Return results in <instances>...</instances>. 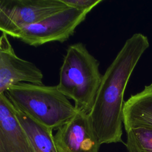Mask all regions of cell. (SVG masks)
<instances>
[{
	"mask_svg": "<svg viewBox=\"0 0 152 152\" xmlns=\"http://www.w3.org/2000/svg\"><path fill=\"white\" fill-rule=\"evenodd\" d=\"M150 46L147 37L134 33L124 43L103 75L93 107L88 113L100 144L124 142V96L129 78Z\"/></svg>",
	"mask_w": 152,
	"mask_h": 152,
	"instance_id": "cell-1",
	"label": "cell"
},
{
	"mask_svg": "<svg viewBox=\"0 0 152 152\" xmlns=\"http://www.w3.org/2000/svg\"><path fill=\"white\" fill-rule=\"evenodd\" d=\"M99 64L83 43L68 47L60 68L57 87L74 101L78 111L89 113L93 107L103 77Z\"/></svg>",
	"mask_w": 152,
	"mask_h": 152,
	"instance_id": "cell-2",
	"label": "cell"
},
{
	"mask_svg": "<svg viewBox=\"0 0 152 152\" xmlns=\"http://www.w3.org/2000/svg\"><path fill=\"white\" fill-rule=\"evenodd\" d=\"M5 93L14 105L52 131L57 130L77 112L57 86L20 83Z\"/></svg>",
	"mask_w": 152,
	"mask_h": 152,
	"instance_id": "cell-3",
	"label": "cell"
},
{
	"mask_svg": "<svg viewBox=\"0 0 152 152\" xmlns=\"http://www.w3.org/2000/svg\"><path fill=\"white\" fill-rule=\"evenodd\" d=\"M90 11L68 8L8 36L34 47L52 42L63 43L74 34L76 28L85 20Z\"/></svg>",
	"mask_w": 152,
	"mask_h": 152,
	"instance_id": "cell-4",
	"label": "cell"
},
{
	"mask_svg": "<svg viewBox=\"0 0 152 152\" xmlns=\"http://www.w3.org/2000/svg\"><path fill=\"white\" fill-rule=\"evenodd\" d=\"M68 8L61 0H0V30L8 35Z\"/></svg>",
	"mask_w": 152,
	"mask_h": 152,
	"instance_id": "cell-5",
	"label": "cell"
},
{
	"mask_svg": "<svg viewBox=\"0 0 152 152\" xmlns=\"http://www.w3.org/2000/svg\"><path fill=\"white\" fill-rule=\"evenodd\" d=\"M54 141L58 152H99L101 145L88 113L78 110L57 129Z\"/></svg>",
	"mask_w": 152,
	"mask_h": 152,
	"instance_id": "cell-6",
	"label": "cell"
},
{
	"mask_svg": "<svg viewBox=\"0 0 152 152\" xmlns=\"http://www.w3.org/2000/svg\"><path fill=\"white\" fill-rule=\"evenodd\" d=\"M2 33V32H1ZM43 74L37 66L19 58L10 43L8 35L0 37V94L20 83L43 84Z\"/></svg>",
	"mask_w": 152,
	"mask_h": 152,
	"instance_id": "cell-7",
	"label": "cell"
},
{
	"mask_svg": "<svg viewBox=\"0 0 152 152\" xmlns=\"http://www.w3.org/2000/svg\"><path fill=\"white\" fill-rule=\"evenodd\" d=\"M0 152H36L5 93L0 94Z\"/></svg>",
	"mask_w": 152,
	"mask_h": 152,
	"instance_id": "cell-8",
	"label": "cell"
},
{
	"mask_svg": "<svg viewBox=\"0 0 152 152\" xmlns=\"http://www.w3.org/2000/svg\"><path fill=\"white\" fill-rule=\"evenodd\" d=\"M123 124L126 132L136 128L152 129V83L125 102Z\"/></svg>",
	"mask_w": 152,
	"mask_h": 152,
	"instance_id": "cell-9",
	"label": "cell"
},
{
	"mask_svg": "<svg viewBox=\"0 0 152 152\" xmlns=\"http://www.w3.org/2000/svg\"><path fill=\"white\" fill-rule=\"evenodd\" d=\"M14 107L15 115L36 152H58L53 131L36 121L15 105Z\"/></svg>",
	"mask_w": 152,
	"mask_h": 152,
	"instance_id": "cell-10",
	"label": "cell"
},
{
	"mask_svg": "<svg viewBox=\"0 0 152 152\" xmlns=\"http://www.w3.org/2000/svg\"><path fill=\"white\" fill-rule=\"evenodd\" d=\"M125 146L128 152H152V129L136 128L126 131Z\"/></svg>",
	"mask_w": 152,
	"mask_h": 152,
	"instance_id": "cell-11",
	"label": "cell"
},
{
	"mask_svg": "<svg viewBox=\"0 0 152 152\" xmlns=\"http://www.w3.org/2000/svg\"><path fill=\"white\" fill-rule=\"evenodd\" d=\"M68 7L79 10H91L100 4L102 0H61Z\"/></svg>",
	"mask_w": 152,
	"mask_h": 152,
	"instance_id": "cell-12",
	"label": "cell"
}]
</instances>
